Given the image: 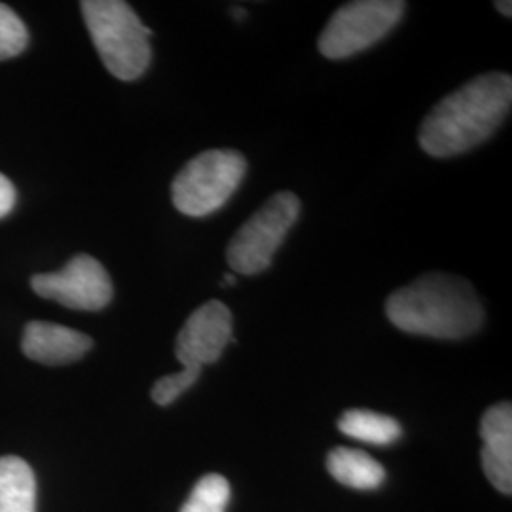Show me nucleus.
<instances>
[{
  "label": "nucleus",
  "mask_w": 512,
  "mask_h": 512,
  "mask_svg": "<svg viewBox=\"0 0 512 512\" xmlns=\"http://www.w3.org/2000/svg\"><path fill=\"white\" fill-rule=\"evenodd\" d=\"M512 105L511 74L476 76L425 116L420 145L429 156L452 158L482 145L499 128Z\"/></svg>",
  "instance_id": "nucleus-1"
},
{
  "label": "nucleus",
  "mask_w": 512,
  "mask_h": 512,
  "mask_svg": "<svg viewBox=\"0 0 512 512\" xmlns=\"http://www.w3.org/2000/svg\"><path fill=\"white\" fill-rule=\"evenodd\" d=\"M385 313L397 329L439 340H461L484 325V308L471 283L440 272L395 291Z\"/></svg>",
  "instance_id": "nucleus-2"
},
{
  "label": "nucleus",
  "mask_w": 512,
  "mask_h": 512,
  "mask_svg": "<svg viewBox=\"0 0 512 512\" xmlns=\"http://www.w3.org/2000/svg\"><path fill=\"white\" fill-rule=\"evenodd\" d=\"M103 65L118 80L131 82L147 73L152 31L141 23L128 2L84 0L80 4Z\"/></svg>",
  "instance_id": "nucleus-3"
},
{
  "label": "nucleus",
  "mask_w": 512,
  "mask_h": 512,
  "mask_svg": "<svg viewBox=\"0 0 512 512\" xmlns=\"http://www.w3.org/2000/svg\"><path fill=\"white\" fill-rule=\"evenodd\" d=\"M247 173L243 154L230 148L205 150L184 165L171 184V200L186 217L202 219L222 209Z\"/></svg>",
  "instance_id": "nucleus-4"
},
{
  "label": "nucleus",
  "mask_w": 512,
  "mask_h": 512,
  "mask_svg": "<svg viewBox=\"0 0 512 512\" xmlns=\"http://www.w3.org/2000/svg\"><path fill=\"white\" fill-rule=\"evenodd\" d=\"M302 203L293 192H277L247 220L226 249L236 274L256 275L272 266L275 251L300 217Z\"/></svg>",
  "instance_id": "nucleus-5"
},
{
  "label": "nucleus",
  "mask_w": 512,
  "mask_h": 512,
  "mask_svg": "<svg viewBox=\"0 0 512 512\" xmlns=\"http://www.w3.org/2000/svg\"><path fill=\"white\" fill-rule=\"evenodd\" d=\"M401 0H357L334 12L319 37V52L329 59L361 54L391 33L401 21Z\"/></svg>",
  "instance_id": "nucleus-6"
},
{
  "label": "nucleus",
  "mask_w": 512,
  "mask_h": 512,
  "mask_svg": "<svg viewBox=\"0 0 512 512\" xmlns=\"http://www.w3.org/2000/svg\"><path fill=\"white\" fill-rule=\"evenodd\" d=\"M31 287L46 300L80 311L103 310L114 294L107 270L90 255L74 256L61 272L35 275Z\"/></svg>",
  "instance_id": "nucleus-7"
},
{
  "label": "nucleus",
  "mask_w": 512,
  "mask_h": 512,
  "mask_svg": "<svg viewBox=\"0 0 512 512\" xmlns=\"http://www.w3.org/2000/svg\"><path fill=\"white\" fill-rule=\"evenodd\" d=\"M232 321V311L219 300H209L194 311L175 344V355L183 368L202 370L217 363L232 340Z\"/></svg>",
  "instance_id": "nucleus-8"
},
{
  "label": "nucleus",
  "mask_w": 512,
  "mask_h": 512,
  "mask_svg": "<svg viewBox=\"0 0 512 512\" xmlns=\"http://www.w3.org/2000/svg\"><path fill=\"white\" fill-rule=\"evenodd\" d=\"M482 467L495 490L512 492V406L497 403L488 408L480 421Z\"/></svg>",
  "instance_id": "nucleus-9"
},
{
  "label": "nucleus",
  "mask_w": 512,
  "mask_h": 512,
  "mask_svg": "<svg viewBox=\"0 0 512 512\" xmlns=\"http://www.w3.org/2000/svg\"><path fill=\"white\" fill-rule=\"evenodd\" d=\"M92 348L88 334L44 321L29 323L21 340V349L31 361L48 366L76 363Z\"/></svg>",
  "instance_id": "nucleus-10"
},
{
  "label": "nucleus",
  "mask_w": 512,
  "mask_h": 512,
  "mask_svg": "<svg viewBox=\"0 0 512 512\" xmlns=\"http://www.w3.org/2000/svg\"><path fill=\"white\" fill-rule=\"evenodd\" d=\"M37 480L31 465L16 456L0 458V512H35Z\"/></svg>",
  "instance_id": "nucleus-11"
},
{
  "label": "nucleus",
  "mask_w": 512,
  "mask_h": 512,
  "mask_svg": "<svg viewBox=\"0 0 512 512\" xmlns=\"http://www.w3.org/2000/svg\"><path fill=\"white\" fill-rule=\"evenodd\" d=\"M327 469L334 480L353 490H376L384 484V467L363 450L334 448Z\"/></svg>",
  "instance_id": "nucleus-12"
},
{
  "label": "nucleus",
  "mask_w": 512,
  "mask_h": 512,
  "mask_svg": "<svg viewBox=\"0 0 512 512\" xmlns=\"http://www.w3.org/2000/svg\"><path fill=\"white\" fill-rule=\"evenodd\" d=\"M338 429L349 439L361 440L374 446H389L401 439V425L391 416L372 410H348L338 420Z\"/></svg>",
  "instance_id": "nucleus-13"
},
{
  "label": "nucleus",
  "mask_w": 512,
  "mask_h": 512,
  "mask_svg": "<svg viewBox=\"0 0 512 512\" xmlns=\"http://www.w3.org/2000/svg\"><path fill=\"white\" fill-rule=\"evenodd\" d=\"M230 503V484L224 476L205 475L198 480L181 512H226Z\"/></svg>",
  "instance_id": "nucleus-14"
},
{
  "label": "nucleus",
  "mask_w": 512,
  "mask_h": 512,
  "mask_svg": "<svg viewBox=\"0 0 512 512\" xmlns=\"http://www.w3.org/2000/svg\"><path fill=\"white\" fill-rule=\"evenodd\" d=\"M27 44L29 33L25 23L12 8L0 4V61L21 54Z\"/></svg>",
  "instance_id": "nucleus-15"
},
{
  "label": "nucleus",
  "mask_w": 512,
  "mask_h": 512,
  "mask_svg": "<svg viewBox=\"0 0 512 512\" xmlns=\"http://www.w3.org/2000/svg\"><path fill=\"white\" fill-rule=\"evenodd\" d=\"M202 370L196 368H183L181 372L169 374L160 378L156 384L152 385V401L160 406H169L175 403L184 391H188L192 385L200 380Z\"/></svg>",
  "instance_id": "nucleus-16"
},
{
  "label": "nucleus",
  "mask_w": 512,
  "mask_h": 512,
  "mask_svg": "<svg viewBox=\"0 0 512 512\" xmlns=\"http://www.w3.org/2000/svg\"><path fill=\"white\" fill-rule=\"evenodd\" d=\"M16 205V188L0 173V219L8 217Z\"/></svg>",
  "instance_id": "nucleus-17"
},
{
  "label": "nucleus",
  "mask_w": 512,
  "mask_h": 512,
  "mask_svg": "<svg viewBox=\"0 0 512 512\" xmlns=\"http://www.w3.org/2000/svg\"><path fill=\"white\" fill-rule=\"evenodd\" d=\"M495 6H497V10L501 12V14H505L507 18H511L512 10H511V2H495Z\"/></svg>",
  "instance_id": "nucleus-18"
},
{
  "label": "nucleus",
  "mask_w": 512,
  "mask_h": 512,
  "mask_svg": "<svg viewBox=\"0 0 512 512\" xmlns=\"http://www.w3.org/2000/svg\"><path fill=\"white\" fill-rule=\"evenodd\" d=\"M222 287H234L236 285V277L232 274H226L224 275V281L220 283Z\"/></svg>",
  "instance_id": "nucleus-19"
},
{
  "label": "nucleus",
  "mask_w": 512,
  "mask_h": 512,
  "mask_svg": "<svg viewBox=\"0 0 512 512\" xmlns=\"http://www.w3.org/2000/svg\"><path fill=\"white\" fill-rule=\"evenodd\" d=\"M232 16H234V18L238 19V21H241V19L245 18V16H247V12H245V10H243V8H234V10H232Z\"/></svg>",
  "instance_id": "nucleus-20"
}]
</instances>
